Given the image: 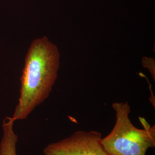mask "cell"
<instances>
[{"instance_id":"5","label":"cell","mask_w":155,"mask_h":155,"mask_svg":"<svg viewBox=\"0 0 155 155\" xmlns=\"http://www.w3.org/2000/svg\"><path fill=\"white\" fill-rule=\"evenodd\" d=\"M142 63L144 67L148 69V70L150 72L152 77L155 80V60L152 58H147L143 57L142 59Z\"/></svg>"},{"instance_id":"2","label":"cell","mask_w":155,"mask_h":155,"mask_svg":"<svg viewBox=\"0 0 155 155\" xmlns=\"http://www.w3.org/2000/svg\"><path fill=\"white\" fill-rule=\"evenodd\" d=\"M116 123L110 133L102 138L101 143L110 155H146L155 147V127L140 117L143 129L134 127L129 118L130 106L127 102H115Z\"/></svg>"},{"instance_id":"4","label":"cell","mask_w":155,"mask_h":155,"mask_svg":"<svg viewBox=\"0 0 155 155\" xmlns=\"http://www.w3.org/2000/svg\"><path fill=\"white\" fill-rule=\"evenodd\" d=\"M14 123L11 117H6L3 120L2 136L0 141V155H17L18 136L14 130Z\"/></svg>"},{"instance_id":"1","label":"cell","mask_w":155,"mask_h":155,"mask_svg":"<svg viewBox=\"0 0 155 155\" xmlns=\"http://www.w3.org/2000/svg\"><path fill=\"white\" fill-rule=\"evenodd\" d=\"M60 57L57 46L47 36L32 42L22 70L18 102L11 117L15 122L25 120L48 97L58 77Z\"/></svg>"},{"instance_id":"3","label":"cell","mask_w":155,"mask_h":155,"mask_svg":"<svg viewBox=\"0 0 155 155\" xmlns=\"http://www.w3.org/2000/svg\"><path fill=\"white\" fill-rule=\"evenodd\" d=\"M101 133L77 131L70 137L48 145L45 155H110L102 144Z\"/></svg>"}]
</instances>
